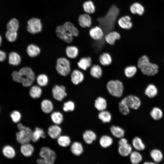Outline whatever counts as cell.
Instances as JSON below:
<instances>
[{"instance_id": "8fae6325", "label": "cell", "mask_w": 164, "mask_h": 164, "mask_svg": "<svg viewBox=\"0 0 164 164\" xmlns=\"http://www.w3.org/2000/svg\"><path fill=\"white\" fill-rule=\"evenodd\" d=\"M53 95L56 100L60 101L67 95L66 88L63 85H56L52 90Z\"/></svg>"}, {"instance_id": "6f0895ef", "label": "cell", "mask_w": 164, "mask_h": 164, "mask_svg": "<svg viewBox=\"0 0 164 164\" xmlns=\"http://www.w3.org/2000/svg\"></svg>"}, {"instance_id": "f546056e", "label": "cell", "mask_w": 164, "mask_h": 164, "mask_svg": "<svg viewBox=\"0 0 164 164\" xmlns=\"http://www.w3.org/2000/svg\"><path fill=\"white\" fill-rule=\"evenodd\" d=\"M150 115L153 120L159 121L162 118L163 113L162 110L160 108L154 107L150 111Z\"/></svg>"}, {"instance_id": "c3c4849f", "label": "cell", "mask_w": 164, "mask_h": 164, "mask_svg": "<svg viewBox=\"0 0 164 164\" xmlns=\"http://www.w3.org/2000/svg\"><path fill=\"white\" fill-rule=\"evenodd\" d=\"M137 71V67L134 65H131L126 67L124 70L125 76L128 78L133 77Z\"/></svg>"}, {"instance_id": "4316f807", "label": "cell", "mask_w": 164, "mask_h": 164, "mask_svg": "<svg viewBox=\"0 0 164 164\" xmlns=\"http://www.w3.org/2000/svg\"><path fill=\"white\" fill-rule=\"evenodd\" d=\"M70 151L76 156H80L84 152V147L82 144L79 142H74L71 144Z\"/></svg>"}, {"instance_id": "30bf717a", "label": "cell", "mask_w": 164, "mask_h": 164, "mask_svg": "<svg viewBox=\"0 0 164 164\" xmlns=\"http://www.w3.org/2000/svg\"><path fill=\"white\" fill-rule=\"evenodd\" d=\"M124 98L130 109L137 110L142 105L141 99L136 95L130 94L124 97Z\"/></svg>"}, {"instance_id": "836d02e7", "label": "cell", "mask_w": 164, "mask_h": 164, "mask_svg": "<svg viewBox=\"0 0 164 164\" xmlns=\"http://www.w3.org/2000/svg\"><path fill=\"white\" fill-rule=\"evenodd\" d=\"M118 106L119 111L121 114L126 116L129 114L130 109L126 104L124 98L119 102Z\"/></svg>"}, {"instance_id": "d6a6232c", "label": "cell", "mask_w": 164, "mask_h": 164, "mask_svg": "<svg viewBox=\"0 0 164 164\" xmlns=\"http://www.w3.org/2000/svg\"><path fill=\"white\" fill-rule=\"evenodd\" d=\"M46 135L43 129L38 127H36L33 131L32 137V141L34 142H37L41 138H44Z\"/></svg>"}, {"instance_id": "74e56055", "label": "cell", "mask_w": 164, "mask_h": 164, "mask_svg": "<svg viewBox=\"0 0 164 164\" xmlns=\"http://www.w3.org/2000/svg\"><path fill=\"white\" fill-rule=\"evenodd\" d=\"M90 73L93 77L99 79L101 77L102 75V68L99 65L94 64L91 68Z\"/></svg>"}, {"instance_id": "bcb514c9", "label": "cell", "mask_w": 164, "mask_h": 164, "mask_svg": "<svg viewBox=\"0 0 164 164\" xmlns=\"http://www.w3.org/2000/svg\"><path fill=\"white\" fill-rule=\"evenodd\" d=\"M2 152L4 155L8 158H13L15 155L14 149L10 145L5 146L3 149Z\"/></svg>"}, {"instance_id": "ffe728a7", "label": "cell", "mask_w": 164, "mask_h": 164, "mask_svg": "<svg viewBox=\"0 0 164 164\" xmlns=\"http://www.w3.org/2000/svg\"><path fill=\"white\" fill-rule=\"evenodd\" d=\"M158 90L157 87L154 84H148L145 88L144 94L148 97L152 98L157 95Z\"/></svg>"}, {"instance_id": "4dcf8cb0", "label": "cell", "mask_w": 164, "mask_h": 164, "mask_svg": "<svg viewBox=\"0 0 164 164\" xmlns=\"http://www.w3.org/2000/svg\"><path fill=\"white\" fill-rule=\"evenodd\" d=\"M21 58L20 55L15 52L10 53L9 56V63L13 66H17L21 62Z\"/></svg>"}, {"instance_id": "277c9868", "label": "cell", "mask_w": 164, "mask_h": 164, "mask_svg": "<svg viewBox=\"0 0 164 164\" xmlns=\"http://www.w3.org/2000/svg\"><path fill=\"white\" fill-rule=\"evenodd\" d=\"M39 156L40 158L37 160L38 164H54L56 157L55 152L47 147L41 149Z\"/></svg>"}, {"instance_id": "9a60e30c", "label": "cell", "mask_w": 164, "mask_h": 164, "mask_svg": "<svg viewBox=\"0 0 164 164\" xmlns=\"http://www.w3.org/2000/svg\"><path fill=\"white\" fill-rule=\"evenodd\" d=\"M95 108L99 111L106 110L108 103L106 99L102 96H98L95 100L94 102Z\"/></svg>"}, {"instance_id": "d590c367", "label": "cell", "mask_w": 164, "mask_h": 164, "mask_svg": "<svg viewBox=\"0 0 164 164\" xmlns=\"http://www.w3.org/2000/svg\"><path fill=\"white\" fill-rule=\"evenodd\" d=\"M41 107L43 112L48 114L52 111L53 106L51 101L48 99H44L41 103Z\"/></svg>"}, {"instance_id": "52a82bcc", "label": "cell", "mask_w": 164, "mask_h": 164, "mask_svg": "<svg viewBox=\"0 0 164 164\" xmlns=\"http://www.w3.org/2000/svg\"><path fill=\"white\" fill-rule=\"evenodd\" d=\"M56 69L60 75L63 76L68 75L71 71L69 61L65 57L58 58L56 61Z\"/></svg>"}, {"instance_id": "7a4b0ae2", "label": "cell", "mask_w": 164, "mask_h": 164, "mask_svg": "<svg viewBox=\"0 0 164 164\" xmlns=\"http://www.w3.org/2000/svg\"><path fill=\"white\" fill-rule=\"evenodd\" d=\"M12 79L14 81L21 83L25 87H30L36 79L35 75L29 67H25L18 71H13L11 74Z\"/></svg>"}, {"instance_id": "816d5d0a", "label": "cell", "mask_w": 164, "mask_h": 164, "mask_svg": "<svg viewBox=\"0 0 164 164\" xmlns=\"http://www.w3.org/2000/svg\"><path fill=\"white\" fill-rule=\"evenodd\" d=\"M5 37L10 42H13L16 39L18 34L17 32L7 31L5 33Z\"/></svg>"}, {"instance_id": "11a10c76", "label": "cell", "mask_w": 164, "mask_h": 164, "mask_svg": "<svg viewBox=\"0 0 164 164\" xmlns=\"http://www.w3.org/2000/svg\"><path fill=\"white\" fill-rule=\"evenodd\" d=\"M143 164H158V163L155 162H148V161H146L144 162Z\"/></svg>"}, {"instance_id": "3957f363", "label": "cell", "mask_w": 164, "mask_h": 164, "mask_svg": "<svg viewBox=\"0 0 164 164\" xmlns=\"http://www.w3.org/2000/svg\"><path fill=\"white\" fill-rule=\"evenodd\" d=\"M138 68L145 75L150 77L157 74L159 70V67L156 63L151 62L149 57L143 55L138 58L137 64Z\"/></svg>"}, {"instance_id": "f1b7e54d", "label": "cell", "mask_w": 164, "mask_h": 164, "mask_svg": "<svg viewBox=\"0 0 164 164\" xmlns=\"http://www.w3.org/2000/svg\"><path fill=\"white\" fill-rule=\"evenodd\" d=\"M97 117L98 119L104 123H110L112 118L111 114L106 110L99 111Z\"/></svg>"}, {"instance_id": "db71d44e", "label": "cell", "mask_w": 164, "mask_h": 164, "mask_svg": "<svg viewBox=\"0 0 164 164\" xmlns=\"http://www.w3.org/2000/svg\"><path fill=\"white\" fill-rule=\"evenodd\" d=\"M6 54L5 53L0 50V62L4 61L6 58Z\"/></svg>"}, {"instance_id": "7bdbcfd3", "label": "cell", "mask_w": 164, "mask_h": 164, "mask_svg": "<svg viewBox=\"0 0 164 164\" xmlns=\"http://www.w3.org/2000/svg\"><path fill=\"white\" fill-rule=\"evenodd\" d=\"M42 93L41 88L39 86H32L29 90V94L32 98L36 99L39 98Z\"/></svg>"}, {"instance_id": "b9f144b4", "label": "cell", "mask_w": 164, "mask_h": 164, "mask_svg": "<svg viewBox=\"0 0 164 164\" xmlns=\"http://www.w3.org/2000/svg\"><path fill=\"white\" fill-rule=\"evenodd\" d=\"M19 27V22L16 18L11 19L8 22L6 26L7 31L17 32Z\"/></svg>"}, {"instance_id": "ee69618b", "label": "cell", "mask_w": 164, "mask_h": 164, "mask_svg": "<svg viewBox=\"0 0 164 164\" xmlns=\"http://www.w3.org/2000/svg\"><path fill=\"white\" fill-rule=\"evenodd\" d=\"M57 142L59 145L63 147H67L71 143L70 138L65 135L60 136L57 138Z\"/></svg>"}, {"instance_id": "d4e9b609", "label": "cell", "mask_w": 164, "mask_h": 164, "mask_svg": "<svg viewBox=\"0 0 164 164\" xmlns=\"http://www.w3.org/2000/svg\"><path fill=\"white\" fill-rule=\"evenodd\" d=\"M34 149L33 146L29 143L22 144L20 148L21 152L26 157L31 156L33 153Z\"/></svg>"}, {"instance_id": "5bb4252c", "label": "cell", "mask_w": 164, "mask_h": 164, "mask_svg": "<svg viewBox=\"0 0 164 164\" xmlns=\"http://www.w3.org/2000/svg\"><path fill=\"white\" fill-rule=\"evenodd\" d=\"M71 80L72 83L77 85L81 83L84 79V75L80 71L75 69L71 72L70 75Z\"/></svg>"}, {"instance_id": "f5cc1de1", "label": "cell", "mask_w": 164, "mask_h": 164, "mask_svg": "<svg viewBox=\"0 0 164 164\" xmlns=\"http://www.w3.org/2000/svg\"><path fill=\"white\" fill-rule=\"evenodd\" d=\"M10 116L12 121L17 123L20 121L21 118L20 113L18 111L15 110L12 111L10 114Z\"/></svg>"}, {"instance_id": "5b68a950", "label": "cell", "mask_w": 164, "mask_h": 164, "mask_svg": "<svg viewBox=\"0 0 164 164\" xmlns=\"http://www.w3.org/2000/svg\"><path fill=\"white\" fill-rule=\"evenodd\" d=\"M17 127L19 131L16 135V140L19 143L22 145L29 143L32 141L33 131L30 128L21 123L17 125Z\"/></svg>"}, {"instance_id": "44dd1931", "label": "cell", "mask_w": 164, "mask_h": 164, "mask_svg": "<svg viewBox=\"0 0 164 164\" xmlns=\"http://www.w3.org/2000/svg\"><path fill=\"white\" fill-rule=\"evenodd\" d=\"M110 132L114 137L120 138L124 137L125 131L121 127L117 125H112L110 128Z\"/></svg>"}, {"instance_id": "ba28073f", "label": "cell", "mask_w": 164, "mask_h": 164, "mask_svg": "<svg viewBox=\"0 0 164 164\" xmlns=\"http://www.w3.org/2000/svg\"><path fill=\"white\" fill-rule=\"evenodd\" d=\"M27 31L32 34H36L41 32L43 26L40 19L36 18H32L27 22Z\"/></svg>"}, {"instance_id": "7c38bea8", "label": "cell", "mask_w": 164, "mask_h": 164, "mask_svg": "<svg viewBox=\"0 0 164 164\" xmlns=\"http://www.w3.org/2000/svg\"><path fill=\"white\" fill-rule=\"evenodd\" d=\"M97 138V136L96 133L90 129L85 130L82 134V138L84 141L88 145L92 144L96 140Z\"/></svg>"}, {"instance_id": "681fc988", "label": "cell", "mask_w": 164, "mask_h": 164, "mask_svg": "<svg viewBox=\"0 0 164 164\" xmlns=\"http://www.w3.org/2000/svg\"><path fill=\"white\" fill-rule=\"evenodd\" d=\"M36 81L38 85L41 87H45L48 83L49 79L47 76L44 74H40L36 77Z\"/></svg>"}, {"instance_id": "60d3db41", "label": "cell", "mask_w": 164, "mask_h": 164, "mask_svg": "<svg viewBox=\"0 0 164 164\" xmlns=\"http://www.w3.org/2000/svg\"><path fill=\"white\" fill-rule=\"evenodd\" d=\"M130 9L131 12L133 14H137L141 15L144 12V8L143 6L138 2L133 3L130 6Z\"/></svg>"}, {"instance_id": "7dc6e473", "label": "cell", "mask_w": 164, "mask_h": 164, "mask_svg": "<svg viewBox=\"0 0 164 164\" xmlns=\"http://www.w3.org/2000/svg\"><path fill=\"white\" fill-rule=\"evenodd\" d=\"M51 118L53 122L56 125H59L61 123L63 120L62 114L59 111H54L51 115Z\"/></svg>"}, {"instance_id": "e575fe53", "label": "cell", "mask_w": 164, "mask_h": 164, "mask_svg": "<svg viewBox=\"0 0 164 164\" xmlns=\"http://www.w3.org/2000/svg\"><path fill=\"white\" fill-rule=\"evenodd\" d=\"M67 56L71 59H74L77 57L79 53L78 48L75 46H67L65 50Z\"/></svg>"}, {"instance_id": "603a6c76", "label": "cell", "mask_w": 164, "mask_h": 164, "mask_svg": "<svg viewBox=\"0 0 164 164\" xmlns=\"http://www.w3.org/2000/svg\"><path fill=\"white\" fill-rule=\"evenodd\" d=\"M99 144L103 148H107L111 146L113 143L112 137L107 135H102L99 138Z\"/></svg>"}, {"instance_id": "1f68e13d", "label": "cell", "mask_w": 164, "mask_h": 164, "mask_svg": "<svg viewBox=\"0 0 164 164\" xmlns=\"http://www.w3.org/2000/svg\"><path fill=\"white\" fill-rule=\"evenodd\" d=\"M151 158L154 162L158 163L163 159V156L162 151L159 149H152L150 153Z\"/></svg>"}, {"instance_id": "6da1fadb", "label": "cell", "mask_w": 164, "mask_h": 164, "mask_svg": "<svg viewBox=\"0 0 164 164\" xmlns=\"http://www.w3.org/2000/svg\"><path fill=\"white\" fill-rule=\"evenodd\" d=\"M119 12L118 8L115 5H113L105 15L97 19L99 25L103 30L109 32L113 29Z\"/></svg>"}, {"instance_id": "8d00e7d4", "label": "cell", "mask_w": 164, "mask_h": 164, "mask_svg": "<svg viewBox=\"0 0 164 164\" xmlns=\"http://www.w3.org/2000/svg\"><path fill=\"white\" fill-rule=\"evenodd\" d=\"M63 25L73 37L78 36L79 34V30L72 22H67Z\"/></svg>"}, {"instance_id": "f907efd6", "label": "cell", "mask_w": 164, "mask_h": 164, "mask_svg": "<svg viewBox=\"0 0 164 164\" xmlns=\"http://www.w3.org/2000/svg\"><path fill=\"white\" fill-rule=\"evenodd\" d=\"M75 104L71 101H69L64 103L63 107V110L65 112L72 111L74 110Z\"/></svg>"}, {"instance_id": "8992f818", "label": "cell", "mask_w": 164, "mask_h": 164, "mask_svg": "<svg viewBox=\"0 0 164 164\" xmlns=\"http://www.w3.org/2000/svg\"><path fill=\"white\" fill-rule=\"evenodd\" d=\"M106 88L110 95L117 98L122 97L124 91L122 83L118 80L109 81L106 84Z\"/></svg>"}, {"instance_id": "d6986e66", "label": "cell", "mask_w": 164, "mask_h": 164, "mask_svg": "<svg viewBox=\"0 0 164 164\" xmlns=\"http://www.w3.org/2000/svg\"><path fill=\"white\" fill-rule=\"evenodd\" d=\"M121 38L120 34L115 31H110L105 36V40L106 42L111 45L115 44L116 40L119 39Z\"/></svg>"}, {"instance_id": "ac0fdd59", "label": "cell", "mask_w": 164, "mask_h": 164, "mask_svg": "<svg viewBox=\"0 0 164 164\" xmlns=\"http://www.w3.org/2000/svg\"><path fill=\"white\" fill-rule=\"evenodd\" d=\"M131 19V17L128 15L121 17L118 21V25L123 29H130L133 26Z\"/></svg>"}, {"instance_id": "2e32d148", "label": "cell", "mask_w": 164, "mask_h": 164, "mask_svg": "<svg viewBox=\"0 0 164 164\" xmlns=\"http://www.w3.org/2000/svg\"><path fill=\"white\" fill-rule=\"evenodd\" d=\"M118 145V152L122 156L126 157L129 155L132 151V146L128 142Z\"/></svg>"}, {"instance_id": "83f0119b", "label": "cell", "mask_w": 164, "mask_h": 164, "mask_svg": "<svg viewBox=\"0 0 164 164\" xmlns=\"http://www.w3.org/2000/svg\"><path fill=\"white\" fill-rule=\"evenodd\" d=\"M92 60L89 56L81 58L77 63V66L80 69L86 70L91 65Z\"/></svg>"}, {"instance_id": "4fadbf2b", "label": "cell", "mask_w": 164, "mask_h": 164, "mask_svg": "<svg viewBox=\"0 0 164 164\" xmlns=\"http://www.w3.org/2000/svg\"><path fill=\"white\" fill-rule=\"evenodd\" d=\"M90 37L94 40L98 41L102 39L104 35L103 30L99 26H96L91 28L89 30Z\"/></svg>"}, {"instance_id": "9f6ffc18", "label": "cell", "mask_w": 164, "mask_h": 164, "mask_svg": "<svg viewBox=\"0 0 164 164\" xmlns=\"http://www.w3.org/2000/svg\"><path fill=\"white\" fill-rule=\"evenodd\" d=\"M2 37H1V36L0 35V46H1V42H2Z\"/></svg>"}, {"instance_id": "9c48e42d", "label": "cell", "mask_w": 164, "mask_h": 164, "mask_svg": "<svg viewBox=\"0 0 164 164\" xmlns=\"http://www.w3.org/2000/svg\"><path fill=\"white\" fill-rule=\"evenodd\" d=\"M55 32L58 37L66 43H70L73 40V36L63 25L57 26L55 29Z\"/></svg>"}, {"instance_id": "7402d4cb", "label": "cell", "mask_w": 164, "mask_h": 164, "mask_svg": "<svg viewBox=\"0 0 164 164\" xmlns=\"http://www.w3.org/2000/svg\"><path fill=\"white\" fill-rule=\"evenodd\" d=\"M62 130L58 125H55L50 126L48 129V134L52 139H57L60 135Z\"/></svg>"}, {"instance_id": "484cf974", "label": "cell", "mask_w": 164, "mask_h": 164, "mask_svg": "<svg viewBox=\"0 0 164 164\" xmlns=\"http://www.w3.org/2000/svg\"><path fill=\"white\" fill-rule=\"evenodd\" d=\"M41 50L38 46L33 44L29 45L26 48V52L28 55L32 58L36 57L40 53Z\"/></svg>"}, {"instance_id": "f35d334b", "label": "cell", "mask_w": 164, "mask_h": 164, "mask_svg": "<svg viewBox=\"0 0 164 164\" xmlns=\"http://www.w3.org/2000/svg\"><path fill=\"white\" fill-rule=\"evenodd\" d=\"M130 159L132 164H139L142 160V156L138 151H132L130 155Z\"/></svg>"}, {"instance_id": "f6af8a7d", "label": "cell", "mask_w": 164, "mask_h": 164, "mask_svg": "<svg viewBox=\"0 0 164 164\" xmlns=\"http://www.w3.org/2000/svg\"><path fill=\"white\" fill-rule=\"evenodd\" d=\"M84 11L87 14H92L94 12L95 8L93 2L89 0L84 2L83 5Z\"/></svg>"}, {"instance_id": "e0dca14e", "label": "cell", "mask_w": 164, "mask_h": 164, "mask_svg": "<svg viewBox=\"0 0 164 164\" xmlns=\"http://www.w3.org/2000/svg\"><path fill=\"white\" fill-rule=\"evenodd\" d=\"M78 21L80 26L83 28L89 27L92 24L91 18L87 14H83L80 15Z\"/></svg>"}, {"instance_id": "ab89813d", "label": "cell", "mask_w": 164, "mask_h": 164, "mask_svg": "<svg viewBox=\"0 0 164 164\" xmlns=\"http://www.w3.org/2000/svg\"><path fill=\"white\" fill-rule=\"evenodd\" d=\"M99 60L100 63L104 66L109 65L112 62L111 55L107 53H104L101 54L99 56Z\"/></svg>"}, {"instance_id": "cb8c5ba5", "label": "cell", "mask_w": 164, "mask_h": 164, "mask_svg": "<svg viewBox=\"0 0 164 164\" xmlns=\"http://www.w3.org/2000/svg\"><path fill=\"white\" fill-rule=\"evenodd\" d=\"M132 146L136 150L141 151L145 148L146 145L142 139L138 136L133 138L132 141Z\"/></svg>"}]
</instances>
